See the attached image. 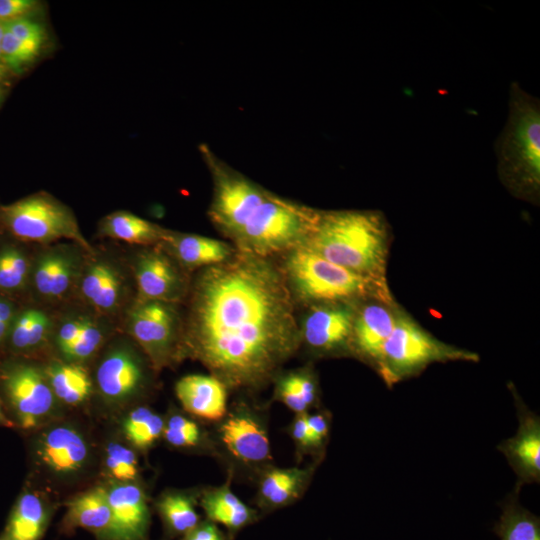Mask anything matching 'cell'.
<instances>
[{
    "label": "cell",
    "instance_id": "9a60e30c",
    "mask_svg": "<svg viewBox=\"0 0 540 540\" xmlns=\"http://www.w3.org/2000/svg\"><path fill=\"white\" fill-rule=\"evenodd\" d=\"M397 313L383 301L366 304L355 311L351 344L375 367L379 363L383 346L394 328Z\"/></svg>",
    "mask_w": 540,
    "mask_h": 540
},
{
    "label": "cell",
    "instance_id": "52a82bcc",
    "mask_svg": "<svg viewBox=\"0 0 540 540\" xmlns=\"http://www.w3.org/2000/svg\"><path fill=\"white\" fill-rule=\"evenodd\" d=\"M200 150L213 181L209 217L217 229L234 240L270 192L226 165L207 145Z\"/></svg>",
    "mask_w": 540,
    "mask_h": 540
},
{
    "label": "cell",
    "instance_id": "44dd1931",
    "mask_svg": "<svg viewBox=\"0 0 540 540\" xmlns=\"http://www.w3.org/2000/svg\"><path fill=\"white\" fill-rule=\"evenodd\" d=\"M164 242L169 245L175 258L189 268L220 264L235 254L229 243L200 235L169 232Z\"/></svg>",
    "mask_w": 540,
    "mask_h": 540
},
{
    "label": "cell",
    "instance_id": "603a6c76",
    "mask_svg": "<svg viewBox=\"0 0 540 540\" xmlns=\"http://www.w3.org/2000/svg\"><path fill=\"white\" fill-rule=\"evenodd\" d=\"M49 516V509L42 497L27 491L14 504L3 536L7 540H40Z\"/></svg>",
    "mask_w": 540,
    "mask_h": 540
},
{
    "label": "cell",
    "instance_id": "8d00e7d4",
    "mask_svg": "<svg viewBox=\"0 0 540 540\" xmlns=\"http://www.w3.org/2000/svg\"><path fill=\"white\" fill-rule=\"evenodd\" d=\"M4 24L23 45L36 55L39 53L45 40V29L39 22L22 17Z\"/></svg>",
    "mask_w": 540,
    "mask_h": 540
},
{
    "label": "cell",
    "instance_id": "ee69618b",
    "mask_svg": "<svg viewBox=\"0 0 540 540\" xmlns=\"http://www.w3.org/2000/svg\"><path fill=\"white\" fill-rule=\"evenodd\" d=\"M183 540H224L217 526L211 522H200L195 528L184 535Z\"/></svg>",
    "mask_w": 540,
    "mask_h": 540
},
{
    "label": "cell",
    "instance_id": "4dcf8cb0",
    "mask_svg": "<svg viewBox=\"0 0 540 540\" xmlns=\"http://www.w3.org/2000/svg\"><path fill=\"white\" fill-rule=\"evenodd\" d=\"M158 510L167 528L175 534L185 535L200 523L193 502L182 494L163 496Z\"/></svg>",
    "mask_w": 540,
    "mask_h": 540
},
{
    "label": "cell",
    "instance_id": "f546056e",
    "mask_svg": "<svg viewBox=\"0 0 540 540\" xmlns=\"http://www.w3.org/2000/svg\"><path fill=\"white\" fill-rule=\"evenodd\" d=\"M306 477V471L297 468L271 470L261 482V497L271 506L289 503L299 494Z\"/></svg>",
    "mask_w": 540,
    "mask_h": 540
},
{
    "label": "cell",
    "instance_id": "ffe728a7",
    "mask_svg": "<svg viewBox=\"0 0 540 540\" xmlns=\"http://www.w3.org/2000/svg\"><path fill=\"white\" fill-rule=\"evenodd\" d=\"M66 529L83 528L101 540H111L112 515L107 489L97 487L74 497L67 504Z\"/></svg>",
    "mask_w": 540,
    "mask_h": 540
},
{
    "label": "cell",
    "instance_id": "5b68a950",
    "mask_svg": "<svg viewBox=\"0 0 540 540\" xmlns=\"http://www.w3.org/2000/svg\"><path fill=\"white\" fill-rule=\"evenodd\" d=\"M319 211L270 192L233 240L238 250L261 258L303 245Z\"/></svg>",
    "mask_w": 540,
    "mask_h": 540
},
{
    "label": "cell",
    "instance_id": "e575fe53",
    "mask_svg": "<svg viewBox=\"0 0 540 540\" xmlns=\"http://www.w3.org/2000/svg\"><path fill=\"white\" fill-rule=\"evenodd\" d=\"M103 341V332L91 320L84 318L79 337L63 354L68 360L83 361L92 356Z\"/></svg>",
    "mask_w": 540,
    "mask_h": 540
},
{
    "label": "cell",
    "instance_id": "8fae6325",
    "mask_svg": "<svg viewBox=\"0 0 540 540\" xmlns=\"http://www.w3.org/2000/svg\"><path fill=\"white\" fill-rule=\"evenodd\" d=\"M355 310L347 304L321 303L306 314L300 336L317 351L330 352L351 343Z\"/></svg>",
    "mask_w": 540,
    "mask_h": 540
},
{
    "label": "cell",
    "instance_id": "bcb514c9",
    "mask_svg": "<svg viewBox=\"0 0 540 540\" xmlns=\"http://www.w3.org/2000/svg\"><path fill=\"white\" fill-rule=\"evenodd\" d=\"M293 437L302 446L312 447L306 414H298L293 424Z\"/></svg>",
    "mask_w": 540,
    "mask_h": 540
},
{
    "label": "cell",
    "instance_id": "6da1fadb",
    "mask_svg": "<svg viewBox=\"0 0 540 540\" xmlns=\"http://www.w3.org/2000/svg\"><path fill=\"white\" fill-rule=\"evenodd\" d=\"M300 340L290 287L268 258L239 251L199 274L188 344L225 386L263 384Z\"/></svg>",
    "mask_w": 540,
    "mask_h": 540
},
{
    "label": "cell",
    "instance_id": "ac0fdd59",
    "mask_svg": "<svg viewBox=\"0 0 540 540\" xmlns=\"http://www.w3.org/2000/svg\"><path fill=\"white\" fill-rule=\"evenodd\" d=\"M142 370L133 354L125 349L114 350L99 364L96 381L102 395L110 401H122L139 387Z\"/></svg>",
    "mask_w": 540,
    "mask_h": 540
},
{
    "label": "cell",
    "instance_id": "681fc988",
    "mask_svg": "<svg viewBox=\"0 0 540 540\" xmlns=\"http://www.w3.org/2000/svg\"><path fill=\"white\" fill-rule=\"evenodd\" d=\"M0 540H7V539L4 536H1Z\"/></svg>",
    "mask_w": 540,
    "mask_h": 540
},
{
    "label": "cell",
    "instance_id": "4316f807",
    "mask_svg": "<svg viewBox=\"0 0 540 540\" xmlns=\"http://www.w3.org/2000/svg\"><path fill=\"white\" fill-rule=\"evenodd\" d=\"M46 378L55 397L66 404H80L90 395V378L86 370L79 365L51 363L46 370Z\"/></svg>",
    "mask_w": 540,
    "mask_h": 540
},
{
    "label": "cell",
    "instance_id": "5bb4252c",
    "mask_svg": "<svg viewBox=\"0 0 540 540\" xmlns=\"http://www.w3.org/2000/svg\"><path fill=\"white\" fill-rule=\"evenodd\" d=\"M37 457L51 472L71 475L81 470L88 459L83 436L70 426H56L43 433L36 446Z\"/></svg>",
    "mask_w": 540,
    "mask_h": 540
},
{
    "label": "cell",
    "instance_id": "7a4b0ae2",
    "mask_svg": "<svg viewBox=\"0 0 540 540\" xmlns=\"http://www.w3.org/2000/svg\"><path fill=\"white\" fill-rule=\"evenodd\" d=\"M305 247L351 272L387 287L388 228L375 211H319Z\"/></svg>",
    "mask_w": 540,
    "mask_h": 540
},
{
    "label": "cell",
    "instance_id": "4fadbf2b",
    "mask_svg": "<svg viewBox=\"0 0 540 540\" xmlns=\"http://www.w3.org/2000/svg\"><path fill=\"white\" fill-rule=\"evenodd\" d=\"M112 515L111 540H143L149 510L142 489L132 482H117L107 489Z\"/></svg>",
    "mask_w": 540,
    "mask_h": 540
},
{
    "label": "cell",
    "instance_id": "7402d4cb",
    "mask_svg": "<svg viewBox=\"0 0 540 540\" xmlns=\"http://www.w3.org/2000/svg\"><path fill=\"white\" fill-rule=\"evenodd\" d=\"M78 271L76 257L64 249H52L41 255L33 281L37 291L47 298H59L71 287Z\"/></svg>",
    "mask_w": 540,
    "mask_h": 540
},
{
    "label": "cell",
    "instance_id": "d6986e66",
    "mask_svg": "<svg viewBox=\"0 0 540 540\" xmlns=\"http://www.w3.org/2000/svg\"><path fill=\"white\" fill-rule=\"evenodd\" d=\"M221 439L227 449L243 462H261L270 456L265 430L246 413L234 414L224 422Z\"/></svg>",
    "mask_w": 540,
    "mask_h": 540
},
{
    "label": "cell",
    "instance_id": "d6a6232c",
    "mask_svg": "<svg viewBox=\"0 0 540 540\" xmlns=\"http://www.w3.org/2000/svg\"><path fill=\"white\" fill-rule=\"evenodd\" d=\"M28 273V260L19 249L6 247L0 250V289H21Z\"/></svg>",
    "mask_w": 540,
    "mask_h": 540
},
{
    "label": "cell",
    "instance_id": "30bf717a",
    "mask_svg": "<svg viewBox=\"0 0 540 540\" xmlns=\"http://www.w3.org/2000/svg\"><path fill=\"white\" fill-rule=\"evenodd\" d=\"M132 336L156 366L164 364L174 340L176 314L170 303L143 300L129 318Z\"/></svg>",
    "mask_w": 540,
    "mask_h": 540
},
{
    "label": "cell",
    "instance_id": "8992f818",
    "mask_svg": "<svg viewBox=\"0 0 540 540\" xmlns=\"http://www.w3.org/2000/svg\"><path fill=\"white\" fill-rule=\"evenodd\" d=\"M456 360L478 361L479 357L439 341L410 317L398 312L376 369L387 384L393 385L418 374L431 363Z\"/></svg>",
    "mask_w": 540,
    "mask_h": 540
},
{
    "label": "cell",
    "instance_id": "b9f144b4",
    "mask_svg": "<svg viewBox=\"0 0 540 540\" xmlns=\"http://www.w3.org/2000/svg\"><path fill=\"white\" fill-rule=\"evenodd\" d=\"M277 391L278 397L288 408L298 414L305 413L308 406L285 379L281 380Z\"/></svg>",
    "mask_w": 540,
    "mask_h": 540
},
{
    "label": "cell",
    "instance_id": "2e32d148",
    "mask_svg": "<svg viewBox=\"0 0 540 540\" xmlns=\"http://www.w3.org/2000/svg\"><path fill=\"white\" fill-rule=\"evenodd\" d=\"M135 277L143 300L173 302L182 293V279L172 262L162 253L147 251L139 255Z\"/></svg>",
    "mask_w": 540,
    "mask_h": 540
},
{
    "label": "cell",
    "instance_id": "f1b7e54d",
    "mask_svg": "<svg viewBox=\"0 0 540 540\" xmlns=\"http://www.w3.org/2000/svg\"><path fill=\"white\" fill-rule=\"evenodd\" d=\"M49 328L50 321L46 314L29 309L14 318L8 338L14 350L28 352L44 342Z\"/></svg>",
    "mask_w": 540,
    "mask_h": 540
},
{
    "label": "cell",
    "instance_id": "3957f363",
    "mask_svg": "<svg viewBox=\"0 0 540 540\" xmlns=\"http://www.w3.org/2000/svg\"><path fill=\"white\" fill-rule=\"evenodd\" d=\"M498 172L516 195L536 201L540 184V104L511 84L509 114L495 145Z\"/></svg>",
    "mask_w": 540,
    "mask_h": 540
},
{
    "label": "cell",
    "instance_id": "484cf974",
    "mask_svg": "<svg viewBox=\"0 0 540 540\" xmlns=\"http://www.w3.org/2000/svg\"><path fill=\"white\" fill-rule=\"evenodd\" d=\"M201 504L211 522L222 524L230 530H238L254 519V512L229 488L205 494Z\"/></svg>",
    "mask_w": 540,
    "mask_h": 540
},
{
    "label": "cell",
    "instance_id": "ab89813d",
    "mask_svg": "<svg viewBox=\"0 0 540 540\" xmlns=\"http://www.w3.org/2000/svg\"><path fill=\"white\" fill-rule=\"evenodd\" d=\"M284 379L296 391L307 406L314 403L316 399V387L310 375L297 373L291 374Z\"/></svg>",
    "mask_w": 540,
    "mask_h": 540
},
{
    "label": "cell",
    "instance_id": "7dc6e473",
    "mask_svg": "<svg viewBox=\"0 0 540 540\" xmlns=\"http://www.w3.org/2000/svg\"><path fill=\"white\" fill-rule=\"evenodd\" d=\"M4 30H5V24H4V22L0 21V78L2 77L3 70H4V63H3V60H2V52H1V43H2V37H3V34H4Z\"/></svg>",
    "mask_w": 540,
    "mask_h": 540
},
{
    "label": "cell",
    "instance_id": "cb8c5ba5",
    "mask_svg": "<svg viewBox=\"0 0 540 540\" xmlns=\"http://www.w3.org/2000/svg\"><path fill=\"white\" fill-rule=\"evenodd\" d=\"M122 279L107 262L93 263L81 281V293L95 308L104 312L116 309L122 295Z\"/></svg>",
    "mask_w": 540,
    "mask_h": 540
},
{
    "label": "cell",
    "instance_id": "d4e9b609",
    "mask_svg": "<svg viewBox=\"0 0 540 540\" xmlns=\"http://www.w3.org/2000/svg\"><path fill=\"white\" fill-rule=\"evenodd\" d=\"M101 231L114 239L131 244L164 242L168 231L127 211H115L101 221Z\"/></svg>",
    "mask_w": 540,
    "mask_h": 540
},
{
    "label": "cell",
    "instance_id": "83f0119b",
    "mask_svg": "<svg viewBox=\"0 0 540 540\" xmlns=\"http://www.w3.org/2000/svg\"><path fill=\"white\" fill-rule=\"evenodd\" d=\"M516 489L502 505V514L494 526L501 540H540V519L518 502Z\"/></svg>",
    "mask_w": 540,
    "mask_h": 540
},
{
    "label": "cell",
    "instance_id": "f35d334b",
    "mask_svg": "<svg viewBox=\"0 0 540 540\" xmlns=\"http://www.w3.org/2000/svg\"><path fill=\"white\" fill-rule=\"evenodd\" d=\"M37 6L33 0H0V21L7 22L25 17Z\"/></svg>",
    "mask_w": 540,
    "mask_h": 540
},
{
    "label": "cell",
    "instance_id": "277c9868",
    "mask_svg": "<svg viewBox=\"0 0 540 540\" xmlns=\"http://www.w3.org/2000/svg\"><path fill=\"white\" fill-rule=\"evenodd\" d=\"M283 273L288 285L306 301L340 303L373 295L390 302L387 287L326 260L304 245L288 252Z\"/></svg>",
    "mask_w": 540,
    "mask_h": 540
},
{
    "label": "cell",
    "instance_id": "d590c367",
    "mask_svg": "<svg viewBox=\"0 0 540 540\" xmlns=\"http://www.w3.org/2000/svg\"><path fill=\"white\" fill-rule=\"evenodd\" d=\"M163 434L168 443L177 447L194 446L200 438L196 423L180 415L170 417L164 426Z\"/></svg>",
    "mask_w": 540,
    "mask_h": 540
},
{
    "label": "cell",
    "instance_id": "e0dca14e",
    "mask_svg": "<svg viewBox=\"0 0 540 540\" xmlns=\"http://www.w3.org/2000/svg\"><path fill=\"white\" fill-rule=\"evenodd\" d=\"M183 408L202 419L219 420L226 413V386L213 375H187L175 385Z\"/></svg>",
    "mask_w": 540,
    "mask_h": 540
},
{
    "label": "cell",
    "instance_id": "f907efd6",
    "mask_svg": "<svg viewBox=\"0 0 540 540\" xmlns=\"http://www.w3.org/2000/svg\"><path fill=\"white\" fill-rule=\"evenodd\" d=\"M0 98H1V91H0Z\"/></svg>",
    "mask_w": 540,
    "mask_h": 540
},
{
    "label": "cell",
    "instance_id": "836d02e7",
    "mask_svg": "<svg viewBox=\"0 0 540 540\" xmlns=\"http://www.w3.org/2000/svg\"><path fill=\"white\" fill-rule=\"evenodd\" d=\"M106 466L110 474L121 482L137 477V459L132 450L119 443H110L106 448Z\"/></svg>",
    "mask_w": 540,
    "mask_h": 540
},
{
    "label": "cell",
    "instance_id": "f6af8a7d",
    "mask_svg": "<svg viewBox=\"0 0 540 540\" xmlns=\"http://www.w3.org/2000/svg\"><path fill=\"white\" fill-rule=\"evenodd\" d=\"M14 318L12 305L7 300L0 298V344L8 338Z\"/></svg>",
    "mask_w": 540,
    "mask_h": 540
},
{
    "label": "cell",
    "instance_id": "ba28073f",
    "mask_svg": "<svg viewBox=\"0 0 540 540\" xmlns=\"http://www.w3.org/2000/svg\"><path fill=\"white\" fill-rule=\"evenodd\" d=\"M2 217L11 233L21 240L46 243L66 238L90 249L70 209L45 193L3 207Z\"/></svg>",
    "mask_w": 540,
    "mask_h": 540
},
{
    "label": "cell",
    "instance_id": "7bdbcfd3",
    "mask_svg": "<svg viewBox=\"0 0 540 540\" xmlns=\"http://www.w3.org/2000/svg\"><path fill=\"white\" fill-rule=\"evenodd\" d=\"M312 447L319 446L328 434V421L322 414L306 415Z\"/></svg>",
    "mask_w": 540,
    "mask_h": 540
},
{
    "label": "cell",
    "instance_id": "7c38bea8",
    "mask_svg": "<svg viewBox=\"0 0 540 540\" xmlns=\"http://www.w3.org/2000/svg\"><path fill=\"white\" fill-rule=\"evenodd\" d=\"M517 399L519 425L514 436L502 441L498 450L506 457L518 482L516 489L524 484L540 481V418Z\"/></svg>",
    "mask_w": 540,
    "mask_h": 540
},
{
    "label": "cell",
    "instance_id": "60d3db41",
    "mask_svg": "<svg viewBox=\"0 0 540 540\" xmlns=\"http://www.w3.org/2000/svg\"><path fill=\"white\" fill-rule=\"evenodd\" d=\"M83 320L84 318L70 319L61 325L56 342L62 354H65L79 337Z\"/></svg>",
    "mask_w": 540,
    "mask_h": 540
},
{
    "label": "cell",
    "instance_id": "c3c4849f",
    "mask_svg": "<svg viewBox=\"0 0 540 540\" xmlns=\"http://www.w3.org/2000/svg\"><path fill=\"white\" fill-rule=\"evenodd\" d=\"M13 422L6 416L3 411L2 404L0 402V426H12Z\"/></svg>",
    "mask_w": 540,
    "mask_h": 540
},
{
    "label": "cell",
    "instance_id": "9c48e42d",
    "mask_svg": "<svg viewBox=\"0 0 540 540\" xmlns=\"http://www.w3.org/2000/svg\"><path fill=\"white\" fill-rule=\"evenodd\" d=\"M2 386L16 423L23 429L36 427L54 408L56 397L48 380L34 366H11Z\"/></svg>",
    "mask_w": 540,
    "mask_h": 540
},
{
    "label": "cell",
    "instance_id": "1f68e13d",
    "mask_svg": "<svg viewBox=\"0 0 540 540\" xmlns=\"http://www.w3.org/2000/svg\"><path fill=\"white\" fill-rule=\"evenodd\" d=\"M127 439L137 448H147L163 433L162 418L146 407L131 411L123 423Z\"/></svg>",
    "mask_w": 540,
    "mask_h": 540
},
{
    "label": "cell",
    "instance_id": "74e56055",
    "mask_svg": "<svg viewBox=\"0 0 540 540\" xmlns=\"http://www.w3.org/2000/svg\"><path fill=\"white\" fill-rule=\"evenodd\" d=\"M1 52L4 66L17 73L36 57V54L23 45L6 27L2 37Z\"/></svg>",
    "mask_w": 540,
    "mask_h": 540
}]
</instances>
